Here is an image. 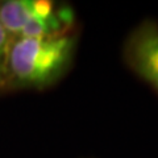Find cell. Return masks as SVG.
Masks as SVG:
<instances>
[{
	"mask_svg": "<svg viewBox=\"0 0 158 158\" xmlns=\"http://www.w3.org/2000/svg\"><path fill=\"white\" fill-rule=\"evenodd\" d=\"M77 49V36L13 38L6 67V90H44L70 70Z\"/></svg>",
	"mask_w": 158,
	"mask_h": 158,
	"instance_id": "obj_1",
	"label": "cell"
},
{
	"mask_svg": "<svg viewBox=\"0 0 158 158\" xmlns=\"http://www.w3.org/2000/svg\"><path fill=\"white\" fill-rule=\"evenodd\" d=\"M127 66L158 94V23L146 19L128 34L123 46Z\"/></svg>",
	"mask_w": 158,
	"mask_h": 158,
	"instance_id": "obj_2",
	"label": "cell"
},
{
	"mask_svg": "<svg viewBox=\"0 0 158 158\" xmlns=\"http://www.w3.org/2000/svg\"><path fill=\"white\" fill-rule=\"evenodd\" d=\"M57 6L44 0H7L0 2V24L12 40L20 36L31 21L52 13Z\"/></svg>",
	"mask_w": 158,
	"mask_h": 158,
	"instance_id": "obj_3",
	"label": "cell"
},
{
	"mask_svg": "<svg viewBox=\"0 0 158 158\" xmlns=\"http://www.w3.org/2000/svg\"><path fill=\"white\" fill-rule=\"evenodd\" d=\"M11 41L12 38L0 24V90H6V67Z\"/></svg>",
	"mask_w": 158,
	"mask_h": 158,
	"instance_id": "obj_4",
	"label": "cell"
}]
</instances>
